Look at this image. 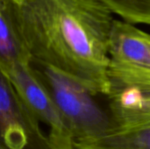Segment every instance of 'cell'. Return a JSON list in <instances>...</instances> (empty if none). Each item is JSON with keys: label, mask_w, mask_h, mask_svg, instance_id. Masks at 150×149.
Here are the masks:
<instances>
[{"label": "cell", "mask_w": 150, "mask_h": 149, "mask_svg": "<svg viewBox=\"0 0 150 149\" xmlns=\"http://www.w3.org/2000/svg\"><path fill=\"white\" fill-rule=\"evenodd\" d=\"M30 59L106 97L108 45L113 14L98 0H17Z\"/></svg>", "instance_id": "6da1fadb"}, {"label": "cell", "mask_w": 150, "mask_h": 149, "mask_svg": "<svg viewBox=\"0 0 150 149\" xmlns=\"http://www.w3.org/2000/svg\"><path fill=\"white\" fill-rule=\"evenodd\" d=\"M33 76L45 88L73 135L74 143L94 140L118 129L108 107L97 99L98 95L69 75L29 59Z\"/></svg>", "instance_id": "7a4b0ae2"}, {"label": "cell", "mask_w": 150, "mask_h": 149, "mask_svg": "<svg viewBox=\"0 0 150 149\" xmlns=\"http://www.w3.org/2000/svg\"><path fill=\"white\" fill-rule=\"evenodd\" d=\"M111 89L134 87L150 90V33L114 18L108 45Z\"/></svg>", "instance_id": "3957f363"}, {"label": "cell", "mask_w": 150, "mask_h": 149, "mask_svg": "<svg viewBox=\"0 0 150 149\" xmlns=\"http://www.w3.org/2000/svg\"><path fill=\"white\" fill-rule=\"evenodd\" d=\"M0 148L56 149L0 64Z\"/></svg>", "instance_id": "277c9868"}, {"label": "cell", "mask_w": 150, "mask_h": 149, "mask_svg": "<svg viewBox=\"0 0 150 149\" xmlns=\"http://www.w3.org/2000/svg\"><path fill=\"white\" fill-rule=\"evenodd\" d=\"M7 74L28 109L40 123L47 126V134L55 148L74 149L70 129L47 91L33 76L28 62L15 64Z\"/></svg>", "instance_id": "5b68a950"}, {"label": "cell", "mask_w": 150, "mask_h": 149, "mask_svg": "<svg viewBox=\"0 0 150 149\" xmlns=\"http://www.w3.org/2000/svg\"><path fill=\"white\" fill-rule=\"evenodd\" d=\"M107 107L119 128L150 123V90L134 87L111 89Z\"/></svg>", "instance_id": "8992f818"}, {"label": "cell", "mask_w": 150, "mask_h": 149, "mask_svg": "<svg viewBox=\"0 0 150 149\" xmlns=\"http://www.w3.org/2000/svg\"><path fill=\"white\" fill-rule=\"evenodd\" d=\"M29 54L20 29L17 0H0V64L7 71L27 63Z\"/></svg>", "instance_id": "52a82bcc"}, {"label": "cell", "mask_w": 150, "mask_h": 149, "mask_svg": "<svg viewBox=\"0 0 150 149\" xmlns=\"http://www.w3.org/2000/svg\"><path fill=\"white\" fill-rule=\"evenodd\" d=\"M74 149H150V123L119 128L98 139L75 142Z\"/></svg>", "instance_id": "ba28073f"}, {"label": "cell", "mask_w": 150, "mask_h": 149, "mask_svg": "<svg viewBox=\"0 0 150 149\" xmlns=\"http://www.w3.org/2000/svg\"><path fill=\"white\" fill-rule=\"evenodd\" d=\"M121 20L150 26V0H98Z\"/></svg>", "instance_id": "9c48e42d"}, {"label": "cell", "mask_w": 150, "mask_h": 149, "mask_svg": "<svg viewBox=\"0 0 150 149\" xmlns=\"http://www.w3.org/2000/svg\"><path fill=\"white\" fill-rule=\"evenodd\" d=\"M0 149H2V148H0Z\"/></svg>", "instance_id": "30bf717a"}]
</instances>
